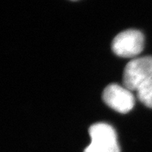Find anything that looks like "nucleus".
Wrapping results in <instances>:
<instances>
[{
    "instance_id": "nucleus-2",
    "label": "nucleus",
    "mask_w": 152,
    "mask_h": 152,
    "mask_svg": "<svg viewBox=\"0 0 152 152\" xmlns=\"http://www.w3.org/2000/svg\"><path fill=\"white\" fill-rule=\"evenodd\" d=\"M151 78V56L135 58L130 61L124 68V86L130 91H137Z\"/></svg>"
},
{
    "instance_id": "nucleus-4",
    "label": "nucleus",
    "mask_w": 152,
    "mask_h": 152,
    "mask_svg": "<svg viewBox=\"0 0 152 152\" xmlns=\"http://www.w3.org/2000/svg\"><path fill=\"white\" fill-rule=\"evenodd\" d=\"M102 99L110 108L120 113L130 112L135 103L131 91L117 84L106 86L102 93Z\"/></svg>"
},
{
    "instance_id": "nucleus-1",
    "label": "nucleus",
    "mask_w": 152,
    "mask_h": 152,
    "mask_svg": "<svg viewBox=\"0 0 152 152\" xmlns=\"http://www.w3.org/2000/svg\"><path fill=\"white\" fill-rule=\"evenodd\" d=\"M91 143L84 152H120L117 135L112 126L97 123L88 130Z\"/></svg>"
},
{
    "instance_id": "nucleus-3",
    "label": "nucleus",
    "mask_w": 152,
    "mask_h": 152,
    "mask_svg": "<svg viewBox=\"0 0 152 152\" xmlns=\"http://www.w3.org/2000/svg\"><path fill=\"white\" fill-rule=\"evenodd\" d=\"M144 43V35L140 31L127 30L115 37L112 43V49L117 56L133 58L141 53Z\"/></svg>"
},
{
    "instance_id": "nucleus-5",
    "label": "nucleus",
    "mask_w": 152,
    "mask_h": 152,
    "mask_svg": "<svg viewBox=\"0 0 152 152\" xmlns=\"http://www.w3.org/2000/svg\"><path fill=\"white\" fill-rule=\"evenodd\" d=\"M137 97L140 102L152 109V78L140 87L137 91Z\"/></svg>"
},
{
    "instance_id": "nucleus-6",
    "label": "nucleus",
    "mask_w": 152,
    "mask_h": 152,
    "mask_svg": "<svg viewBox=\"0 0 152 152\" xmlns=\"http://www.w3.org/2000/svg\"><path fill=\"white\" fill-rule=\"evenodd\" d=\"M72 1H77V0H72Z\"/></svg>"
}]
</instances>
